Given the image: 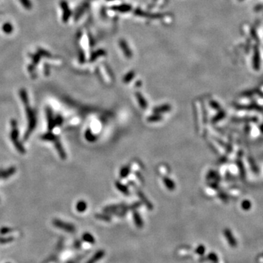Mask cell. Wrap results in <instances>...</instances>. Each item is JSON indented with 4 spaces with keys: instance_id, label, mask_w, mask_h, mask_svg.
<instances>
[{
    "instance_id": "4fadbf2b",
    "label": "cell",
    "mask_w": 263,
    "mask_h": 263,
    "mask_svg": "<svg viewBox=\"0 0 263 263\" xmlns=\"http://www.w3.org/2000/svg\"><path fill=\"white\" fill-rule=\"evenodd\" d=\"M86 133L89 134V135H88V134H86V138H87V140H89V141H94L95 137H94V136L91 134V132H90V130H88L87 132Z\"/></svg>"
},
{
    "instance_id": "277c9868",
    "label": "cell",
    "mask_w": 263,
    "mask_h": 263,
    "mask_svg": "<svg viewBox=\"0 0 263 263\" xmlns=\"http://www.w3.org/2000/svg\"><path fill=\"white\" fill-rule=\"evenodd\" d=\"M171 107L169 105H163L162 106L157 107L153 109V112L156 113H166L170 110Z\"/></svg>"
},
{
    "instance_id": "ba28073f",
    "label": "cell",
    "mask_w": 263,
    "mask_h": 263,
    "mask_svg": "<svg viewBox=\"0 0 263 263\" xmlns=\"http://www.w3.org/2000/svg\"><path fill=\"white\" fill-rule=\"evenodd\" d=\"M76 208H77L78 212H84L86 209L87 208V205L84 201H80L77 203Z\"/></svg>"
},
{
    "instance_id": "8992f818",
    "label": "cell",
    "mask_w": 263,
    "mask_h": 263,
    "mask_svg": "<svg viewBox=\"0 0 263 263\" xmlns=\"http://www.w3.org/2000/svg\"><path fill=\"white\" fill-rule=\"evenodd\" d=\"M163 181L165 183V186H167V188L169 190H173L175 188V184L172 182V180L169 179L167 178H164Z\"/></svg>"
},
{
    "instance_id": "7a4b0ae2",
    "label": "cell",
    "mask_w": 263,
    "mask_h": 263,
    "mask_svg": "<svg viewBox=\"0 0 263 263\" xmlns=\"http://www.w3.org/2000/svg\"><path fill=\"white\" fill-rule=\"evenodd\" d=\"M105 255V251L103 250H99L97 251L94 254V255H93V257L89 260L86 263H96V262H98L99 260H100L102 257Z\"/></svg>"
},
{
    "instance_id": "6da1fadb",
    "label": "cell",
    "mask_w": 263,
    "mask_h": 263,
    "mask_svg": "<svg viewBox=\"0 0 263 263\" xmlns=\"http://www.w3.org/2000/svg\"><path fill=\"white\" fill-rule=\"evenodd\" d=\"M54 225L57 227L60 228V229H63V230H65L68 232H73L75 230V228L71 224L65 223V222H63L60 220H54L53 222Z\"/></svg>"
},
{
    "instance_id": "5bb4252c",
    "label": "cell",
    "mask_w": 263,
    "mask_h": 263,
    "mask_svg": "<svg viewBox=\"0 0 263 263\" xmlns=\"http://www.w3.org/2000/svg\"><path fill=\"white\" fill-rule=\"evenodd\" d=\"M96 218L99 219H102L104 221H110V217H108V216H105V215H100V214H96Z\"/></svg>"
},
{
    "instance_id": "30bf717a",
    "label": "cell",
    "mask_w": 263,
    "mask_h": 263,
    "mask_svg": "<svg viewBox=\"0 0 263 263\" xmlns=\"http://www.w3.org/2000/svg\"><path fill=\"white\" fill-rule=\"evenodd\" d=\"M138 195H139V197H140V198H141V200H142V201H143V203H145V204H146V205L147 206L148 208V209L153 208V206H152V205L150 204V202H149L148 200H147V198L146 199V197H145V196L143 195V194H142V192H140V191H139Z\"/></svg>"
},
{
    "instance_id": "5b68a950",
    "label": "cell",
    "mask_w": 263,
    "mask_h": 263,
    "mask_svg": "<svg viewBox=\"0 0 263 263\" xmlns=\"http://www.w3.org/2000/svg\"><path fill=\"white\" fill-rule=\"evenodd\" d=\"M136 97H137V101H138L139 104H140V106L143 109L147 108V102L146 101V99L143 98V96L140 94V93H136Z\"/></svg>"
},
{
    "instance_id": "9c48e42d",
    "label": "cell",
    "mask_w": 263,
    "mask_h": 263,
    "mask_svg": "<svg viewBox=\"0 0 263 263\" xmlns=\"http://www.w3.org/2000/svg\"><path fill=\"white\" fill-rule=\"evenodd\" d=\"M115 186H116V188H118L120 191H121V192L124 193V194H127H127H129V191L128 188H127L125 186L122 185L121 183L117 182L116 184H115Z\"/></svg>"
},
{
    "instance_id": "7c38bea8",
    "label": "cell",
    "mask_w": 263,
    "mask_h": 263,
    "mask_svg": "<svg viewBox=\"0 0 263 263\" xmlns=\"http://www.w3.org/2000/svg\"><path fill=\"white\" fill-rule=\"evenodd\" d=\"M129 172V168L128 167H124L121 169V172H120V175H121V178H125L127 176V175Z\"/></svg>"
},
{
    "instance_id": "8fae6325",
    "label": "cell",
    "mask_w": 263,
    "mask_h": 263,
    "mask_svg": "<svg viewBox=\"0 0 263 263\" xmlns=\"http://www.w3.org/2000/svg\"><path fill=\"white\" fill-rule=\"evenodd\" d=\"M162 116L160 115H158V114H155L153 115H150L148 118H147V121L149 122H155V121H159L160 120H162Z\"/></svg>"
},
{
    "instance_id": "52a82bcc",
    "label": "cell",
    "mask_w": 263,
    "mask_h": 263,
    "mask_svg": "<svg viewBox=\"0 0 263 263\" xmlns=\"http://www.w3.org/2000/svg\"><path fill=\"white\" fill-rule=\"evenodd\" d=\"M83 240L89 243H95L94 238L90 233H88V232H86L83 235Z\"/></svg>"
},
{
    "instance_id": "3957f363",
    "label": "cell",
    "mask_w": 263,
    "mask_h": 263,
    "mask_svg": "<svg viewBox=\"0 0 263 263\" xmlns=\"http://www.w3.org/2000/svg\"><path fill=\"white\" fill-rule=\"evenodd\" d=\"M133 219H134V223H135L136 226L138 228H142L143 226V222L142 220L141 217H140V214H139L137 212H134L133 213Z\"/></svg>"
},
{
    "instance_id": "9a60e30c",
    "label": "cell",
    "mask_w": 263,
    "mask_h": 263,
    "mask_svg": "<svg viewBox=\"0 0 263 263\" xmlns=\"http://www.w3.org/2000/svg\"><path fill=\"white\" fill-rule=\"evenodd\" d=\"M204 251H205V248L203 246V245H200V246L197 248V250H196V252L199 254H203V253H204Z\"/></svg>"
}]
</instances>
